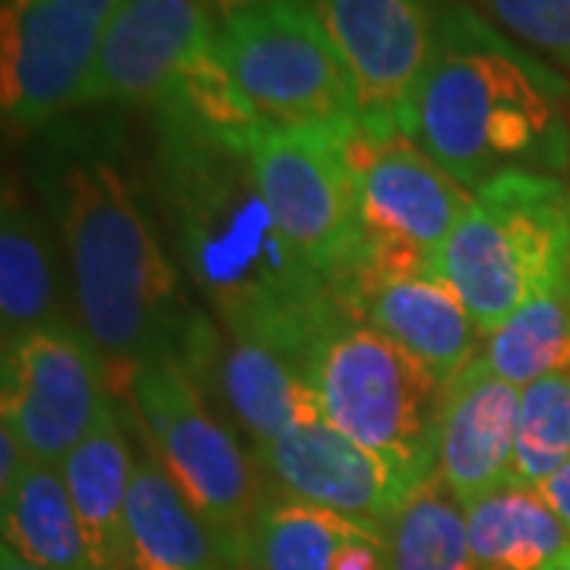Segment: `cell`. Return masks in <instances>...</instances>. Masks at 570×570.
<instances>
[{"label":"cell","mask_w":570,"mask_h":570,"mask_svg":"<svg viewBox=\"0 0 570 570\" xmlns=\"http://www.w3.org/2000/svg\"><path fill=\"white\" fill-rule=\"evenodd\" d=\"M245 140L181 108H156V181L213 321L307 367L317 343L352 314L343 292L279 235Z\"/></svg>","instance_id":"cell-1"},{"label":"cell","mask_w":570,"mask_h":570,"mask_svg":"<svg viewBox=\"0 0 570 570\" xmlns=\"http://www.w3.org/2000/svg\"><path fill=\"white\" fill-rule=\"evenodd\" d=\"M39 190L61 232L80 326L102 355L115 400H127L142 367L181 355L194 311L184 305L178 269L108 140L51 134Z\"/></svg>","instance_id":"cell-2"},{"label":"cell","mask_w":570,"mask_h":570,"mask_svg":"<svg viewBox=\"0 0 570 570\" xmlns=\"http://www.w3.org/2000/svg\"><path fill=\"white\" fill-rule=\"evenodd\" d=\"M564 82L469 7H441L425 70L396 121L469 190L501 171L564 168Z\"/></svg>","instance_id":"cell-3"},{"label":"cell","mask_w":570,"mask_h":570,"mask_svg":"<svg viewBox=\"0 0 570 570\" xmlns=\"http://www.w3.org/2000/svg\"><path fill=\"white\" fill-rule=\"evenodd\" d=\"M434 257L482 336L542 292L568 288L570 190L546 171H501Z\"/></svg>","instance_id":"cell-4"},{"label":"cell","mask_w":570,"mask_h":570,"mask_svg":"<svg viewBox=\"0 0 570 570\" xmlns=\"http://www.w3.org/2000/svg\"><path fill=\"white\" fill-rule=\"evenodd\" d=\"M321 415L419 485L438 472L444 384L374 326L346 317L311 355Z\"/></svg>","instance_id":"cell-5"},{"label":"cell","mask_w":570,"mask_h":570,"mask_svg":"<svg viewBox=\"0 0 570 570\" xmlns=\"http://www.w3.org/2000/svg\"><path fill=\"white\" fill-rule=\"evenodd\" d=\"M127 403L146 450L200 517L225 568L242 570L245 542L266 485L232 428L206 403L181 362H156L134 377Z\"/></svg>","instance_id":"cell-6"},{"label":"cell","mask_w":570,"mask_h":570,"mask_svg":"<svg viewBox=\"0 0 570 570\" xmlns=\"http://www.w3.org/2000/svg\"><path fill=\"white\" fill-rule=\"evenodd\" d=\"M216 55L254 121L343 127L362 115L346 58L307 0H276L219 17Z\"/></svg>","instance_id":"cell-7"},{"label":"cell","mask_w":570,"mask_h":570,"mask_svg":"<svg viewBox=\"0 0 570 570\" xmlns=\"http://www.w3.org/2000/svg\"><path fill=\"white\" fill-rule=\"evenodd\" d=\"M346 159L362 223V257L348 279L434 269L475 194L409 140L396 118L358 115L346 127Z\"/></svg>","instance_id":"cell-8"},{"label":"cell","mask_w":570,"mask_h":570,"mask_svg":"<svg viewBox=\"0 0 570 570\" xmlns=\"http://www.w3.org/2000/svg\"><path fill=\"white\" fill-rule=\"evenodd\" d=\"M346 127L247 130V163L288 247L343 292L362 257V223L346 159Z\"/></svg>","instance_id":"cell-9"},{"label":"cell","mask_w":570,"mask_h":570,"mask_svg":"<svg viewBox=\"0 0 570 570\" xmlns=\"http://www.w3.org/2000/svg\"><path fill=\"white\" fill-rule=\"evenodd\" d=\"M206 0H124L105 22L86 105L165 108L223 82Z\"/></svg>","instance_id":"cell-10"},{"label":"cell","mask_w":570,"mask_h":570,"mask_svg":"<svg viewBox=\"0 0 570 570\" xmlns=\"http://www.w3.org/2000/svg\"><path fill=\"white\" fill-rule=\"evenodd\" d=\"M0 422L17 428L32 460L55 463L115 406L99 348L77 324L36 330L3 346Z\"/></svg>","instance_id":"cell-11"},{"label":"cell","mask_w":570,"mask_h":570,"mask_svg":"<svg viewBox=\"0 0 570 570\" xmlns=\"http://www.w3.org/2000/svg\"><path fill=\"white\" fill-rule=\"evenodd\" d=\"M3 121L39 130L86 105L102 26L58 0H3Z\"/></svg>","instance_id":"cell-12"},{"label":"cell","mask_w":570,"mask_h":570,"mask_svg":"<svg viewBox=\"0 0 570 570\" xmlns=\"http://www.w3.org/2000/svg\"><path fill=\"white\" fill-rule=\"evenodd\" d=\"M250 460L269 494L390 527L419 489L403 469L355 444L326 419L292 428L273 441L250 444Z\"/></svg>","instance_id":"cell-13"},{"label":"cell","mask_w":570,"mask_h":570,"mask_svg":"<svg viewBox=\"0 0 570 570\" xmlns=\"http://www.w3.org/2000/svg\"><path fill=\"white\" fill-rule=\"evenodd\" d=\"M178 362L206 403H219L250 444H264L292 428L324 419L305 365L276 348L228 336L209 314L194 311Z\"/></svg>","instance_id":"cell-14"},{"label":"cell","mask_w":570,"mask_h":570,"mask_svg":"<svg viewBox=\"0 0 570 570\" xmlns=\"http://www.w3.org/2000/svg\"><path fill=\"white\" fill-rule=\"evenodd\" d=\"M346 58L362 115L396 118L425 70L441 0H314Z\"/></svg>","instance_id":"cell-15"},{"label":"cell","mask_w":570,"mask_h":570,"mask_svg":"<svg viewBox=\"0 0 570 570\" xmlns=\"http://www.w3.org/2000/svg\"><path fill=\"white\" fill-rule=\"evenodd\" d=\"M348 314L425 365L441 384L479 358V326L434 269L409 276H358L343 285Z\"/></svg>","instance_id":"cell-16"},{"label":"cell","mask_w":570,"mask_h":570,"mask_svg":"<svg viewBox=\"0 0 570 570\" xmlns=\"http://www.w3.org/2000/svg\"><path fill=\"white\" fill-rule=\"evenodd\" d=\"M520 390L482 358L444 384L438 419V475L466 508L510 482Z\"/></svg>","instance_id":"cell-17"},{"label":"cell","mask_w":570,"mask_h":570,"mask_svg":"<svg viewBox=\"0 0 570 570\" xmlns=\"http://www.w3.org/2000/svg\"><path fill=\"white\" fill-rule=\"evenodd\" d=\"M242 570H393L390 527L266 491Z\"/></svg>","instance_id":"cell-18"},{"label":"cell","mask_w":570,"mask_h":570,"mask_svg":"<svg viewBox=\"0 0 570 570\" xmlns=\"http://www.w3.org/2000/svg\"><path fill=\"white\" fill-rule=\"evenodd\" d=\"M118 403L92 434L61 460V475L80 517L82 539L96 570L127 568V494L134 479V450L121 425Z\"/></svg>","instance_id":"cell-19"},{"label":"cell","mask_w":570,"mask_h":570,"mask_svg":"<svg viewBox=\"0 0 570 570\" xmlns=\"http://www.w3.org/2000/svg\"><path fill=\"white\" fill-rule=\"evenodd\" d=\"M73 324L61 292V266L48 228L17 187L0 209V333L3 346L45 326Z\"/></svg>","instance_id":"cell-20"},{"label":"cell","mask_w":570,"mask_h":570,"mask_svg":"<svg viewBox=\"0 0 570 570\" xmlns=\"http://www.w3.org/2000/svg\"><path fill=\"white\" fill-rule=\"evenodd\" d=\"M127 568L228 570L200 517L149 450L137 456L127 494Z\"/></svg>","instance_id":"cell-21"},{"label":"cell","mask_w":570,"mask_h":570,"mask_svg":"<svg viewBox=\"0 0 570 570\" xmlns=\"http://www.w3.org/2000/svg\"><path fill=\"white\" fill-rule=\"evenodd\" d=\"M463 510L482 570H549L570 549L568 527L530 485L504 482Z\"/></svg>","instance_id":"cell-22"},{"label":"cell","mask_w":570,"mask_h":570,"mask_svg":"<svg viewBox=\"0 0 570 570\" xmlns=\"http://www.w3.org/2000/svg\"><path fill=\"white\" fill-rule=\"evenodd\" d=\"M3 546L48 570H96L61 466L32 460L3 494Z\"/></svg>","instance_id":"cell-23"},{"label":"cell","mask_w":570,"mask_h":570,"mask_svg":"<svg viewBox=\"0 0 570 570\" xmlns=\"http://www.w3.org/2000/svg\"><path fill=\"white\" fill-rule=\"evenodd\" d=\"M479 358L517 390L551 374H570L568 288L542 292L520 311H513L504 324L485 336Z\"/></svg>","instance_id":"cell-24"},{"label":"cell","mask_w":570,"mask_h":570,"mask_svg":"<svg viewBox=\"0 0 570 570\" xmlns=\"http://www.w3.org/2000/svg\"><path fill=\"white\" fill-rule=\"evenodd\" d=\"M393 570H482L469 546L466 510L434 472L390 523Z\"/></svg>","instance_id":"cell-25"},{"label":"cell","mask_w":570,"mask_h":570,"mask_svg":"<svg viewBox=\"0 0 570 570\" xmlns=\"http://www.w3.org/2000/svg\"><path fill=\"white\" fill-rule=\"evenodd\" d=\"M570 463V374H551L520 390L510 482L539 489Z\"/></svg>","instance_id":"cell-26"},{"label":"cell","mask_w":570,"mask_h":570,"mask_svg":"<svg viewBox=\"0 0 570 570\" xmlns=\"http://www.w3.org/2000/svg\"><path fill=\"white\" fill-rule=\"evenodd\" d=\"M498 26L570 70V0H479Z\"/></svg>","instance_id":"cell-27"},{"label":"cell","mask_w":570,"mask_h":570,"mask_svg":"<svg viewBox=\"0 0 570 570\" xmlns=\"http://www.w3.org/2000/svg\"><path fill=\"white\" fill-rule=\"evenodd\" d=\"M32 456L17 434V428L0 422V498L20 482V475L29 469Z\"/></svg>","instance_id":"cell-28"},{"label":"cell","mask_w":570,"mask_h":570,"mask_svg":"<svg viewBox=\"0 0 570 570\" xmlns=\"http://www.w3.org/2000/svg\"><path fill=\"white\" fill-rule=\"evenodd\" d=\"M539 491H542V498L549 501V508L558 513V520H561L570 532V463L558 469L549 482H542Z\"/></svg>","instance_id":"cell-29"},{"label":"cell","mask_w":570,"mask_h":570,"mask_svg":"<svg viewBox=\"0 0 570 570\" xmlns=\"http://www.w3.org/2000/svg\"><path fill=\"white\" fill-rule=\"evenodd\" d=\"M58 3L67 7V10H73V13H80L82 20H92L96 26L105 29V22L118 13V7H121L124 0H58Z\"/></svg>","instance_id":"cell-30"},{"label":"cell","mask_w":570,"mask_h":570,"mask_svg":"<svg viewBox=\"0 0 570 570\" xmlns=\"http://www.w3.org/2000/svg\"><path fill=\"white\" fill-rule=\"evenodd\" d=\"M219 17H232V13H242L247 7H261V3H276V0H206ZM314 3V0H307Z\"/></svg>","instance_id":"cell-31"},{"label":"cell","mask_w":570,"mask_h":570,"mask_svg":"<svg viewBox=\"0 0 570 570\" xmlns=\"http://www.w3.org/2000/svg\"><path fill=\"white\" fill-rule=\"evenodd\" d=\"M0 570H48V568H39V564L26 561L22 554H17L10 546H3V549H0Z\"/></svg>","instance_id":"cell-32"},{"label":"cell","mask_w":570,"mask_h":570,"mask_svg":"<svg viewBox=\"0 0 570 570\" xmlns=\"http://www.w3.org/2000/svg\"><path fill=\"white\" fill-rule=\"evenodd\" d=\"M549 570H570V549L564 551V554H561V558H558V561H554Z\"/></svg>","instance_id":"cell-33"},{"label":"cell","mask_w":570,"mask_h":570,"mask_svg":"<svg viewBox=\"0 0 570 570\" xmlns=\"http://www.w3.org/2000/svg\"><path fill=\"white\" fill-rule=\"evenodd\" d=\"M568 295H570V261H568Z\"/></svg>","instance_id":"cell-34"}]
</instances>
